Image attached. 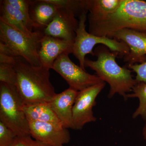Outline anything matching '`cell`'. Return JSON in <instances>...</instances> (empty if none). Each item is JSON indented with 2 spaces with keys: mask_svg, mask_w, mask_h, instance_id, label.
Here are the masks:
<instances>
[{
  "mask_svg": "<svg viewBox=\"0 0 146 146\" xmlns=\"http://www.w3.org/2000/svg\"><path fill=\"white\" fill-rule=\"evenodd\" d=\"M94 55L97 60H92L85 58V67L95 71L96 75L103 81L106 82L110 86L108 98L118 94L127 100V95L138 82L133 78L132 71L126 67L119 66L116 59L120 56L118 52L111 51L104 45H100L95 48Z\"/></svg>",
  "mask_w": 146,
  "mask_h": 146,
  "instance_id": "6da1fadb",
  "label": "cell"
},
{
  "mask_svg": "<svg viewBox=\"0 0 146 146\" xmlns=\"http://www.w3.org/2000/svg\"><path fill=\"white\" fill-rule=\"evenodd\" d=\"M16 86L24 105L49 102L56 95L50 80L49 69L35 66L19 57L14 65Z\"/></svg>",
  "mask_w": 146,
  "mask_h": 146,
  "instance_id": "7a4b0ae2",
  "label": "cell"
},
{
  "mask_svg": "<svg viewBox=\"0 0 146 146\" xmlns=\"http://www.w3.org/2000/svg\"><path fill=\"white\" fill-rule=\"evenodd\" d=\"M89 32L108 37L123 29L146 31V1L122 0L115 13L99 21H89Z\"/></svg>",
  "mask_w": 146,
  "mask_h": 146,
  "instance_id": "3957f363",
  "label": "cell"
},
{
  "mask_svg": "<svg viewBox=\"0 0 146 146\" xmlns=\"http://www.w3.org/2000/svg\"><path fill=\"white\" fill-rule=\"evenodd\" d=\"M24 106L15 85L0 83V121L17 137L31 136Z\"/></svg>",
  "mask_w": 146,
  "mask_h": 146,
  "instance_id": "277c9868",
  "label": "cell"
},
{
  "mask_svg": "<svg viewBox=\"0 0 146 146\" xmlns=\"http://www.w3.org/2000/svg\"><path fill=\"white\" fill-rule=\"evenodd\" d=\"M88 12L84 11L78 17V27L76 31L72 52L78 60L80 67L85 71V56L88 54L94 56L93 49L96 45H104L111 51L118 52L120 56H124L129 52V47L124 42L107 36H96L86 31L85 23Z\"/></svg>",
  "mask_w": 146,
  "mask_h": 146,
  "instance_id": "5b68a950",
  "label": "cell"
},
{
  "mask_svg": "<svg viewBox=\"0 0 146 146\" xmlns=\"http://www.w3.org/2000/svg\"><path fill=\"white\" fill-rule=\"evenodd\" d=\"M44 35L43 32L38 30L34 36H27L0 21V41L33 66H42L39 51Z\"/></svg>",
  "mask_w": 146,
  "mask_h": 146,
  "instance_id": "8992f818",
  "label": "cell"
},
{
  "mask_svg": "<svg viewBox=\"0 0 146 146\" xmlns=\"http://www.w3.org/2000/svg\"><path fill=\"white\" fill-rule=\"evenodd\" d=\"M52 69L67 82L69 88L76 91H81L104 82L97 75L91 74L76 65L67 54H63L58 58L55 60Z\"/></svg>",
  "mask_w": 146,
  "mask_h": 146,
  "instance_id": "52a82bcc",
  "label": "cell"
},
{
  "mask_svg": "<svg viewBox=\"0 0 146 146\" xmlns=\"http://www.w3.org/2000/svg\"><path fill=\"white\" fill-rule=\"evenodd\" d=\"M105 85L104 82L78 91L73 106L72 129L81 130L86 124L96 121L93 108L96 104L97 97Z\"/></svg>",
  "mask_w": 146,
  "mask_h": 146,
  "instance_id": "ba28073f",
  "label": "cell"
},
{
  "mask_svg": "<svg viewBox=\"0 0 146 146\" xmlns=\"http://www.w3.org/2000/svg\"><path fill=\"white\" fill-rule=\"evenodd\" d=\"M108 37L124 42L129 48L128 54L124 56L128 65L141 63L146 56V31L123 29L112 33Z\"/></svg>",
  "mask_w": 146,
  "mask_h": 146,
  "instance_id": "9c48e42d",
  "label": "cell"
},
{
  "mask_svg": "<svg viewBox=\"0 0 146 146\" xmlns=\"http://www.w3.org/2000/svg\"><path fill=\"white\" fill-rule=\"evenodd\" d=\"M31 136L50 146H64L71 140L68 129L51 123L28 121Z\"/></svg>",
  "mask_w": 146,
  "mask_h": 146,
  "instance_id": "30bf717a",
  "label": "cell"
},
{
  "mask_svg": "<svg viewBox=\"0 0 146 146\" xmlns=\"http://www.w3.org/2000/svg\"><path fill=\"white\" fill-rule=\"evenodd\" d=\"M76 17L72 11L58 8L52 22L44 30V34L74 42L79 23Z\"/></svg>",
  "mask_w": 146,
  "mask_h": 146,
  "instance_id": "8fae6325",
  "label": "cell"
},
{
  "mask_svg": "<svg viewBox=\"0 0 146 146\" xmlns=\"http://www.w3.org/2000/svg\"><path fill=\"white\" fill-rule=\"evenodd\" d=\"M74 43L44 35L41 39L39 51L42 66L52 69L55 60L61 55L72 53Z\"/></svg>",
  "mask_w": 146,
  "mask_h": 146,
  "instance_id": "7c38bea8",
  "label": "cell"
},
{
  "mask_svg": "<svg viewBox=\"0 0 146 146\" xmlns=\"http://www.w3.org/2000/svg\"><path fill=\"white\" fill-rule=\"evenodd\" d=\"M78 91L69 88L59 94H56L48 102L63 127L72 128L73 108Z\"/></svg>",
  "mask_w": 146,
  "mask_h": 146,
  "instance_id": "4fadbf2b",
  "label": "cell"
},
{
  "mask_svg": "<svg viewBox=\"0 0 146 146\" xmlns=\"http://www.w3.org/2000/svg\"><path fill=\"white\" fill-rule=\"evenodd\" d=\"M0 21L27 36H33L36 34V31L33 30V29H37L35 25L6 0L1 1Z\"/></svg>",
  "mask_w": 146,
  "mask_h": 146,
  "instance_id": "5bb4252c",
  "label": "cell"
},
{
  "mask_svg": "<svg viewBox=\"0 0 146 146\" xmlns=\"http://www.w3.org/2000/svg\"><path fill=\"white\" fill-rule=\"evenodd\" d=\"M58 7L46 0L32 1L29 13L32 21L37 29H46L52 22Z\"/></svg>",
  "mask_w": 146,
  "mask_h": 146,
  "instance_id": "9a60e30c",
  "label": "cell"
},
{
  "mask_svg": "<svg viewBox=\"0 0 146 146\" xmlns=\"http://www.w3.org/2000/svg\"><path fill=\"white\" fill-rule=\"evenodd\" d=\"M122 0H86L89 21L102 20L115 13Z\"/></svg>",
  "mask_w": 146,
  "mask_h": 146,
  "instance_id": "2e32d148",
  "label": "cell"
},
{
  "mask_svg": "<svg viewBox=\"0 0 146 146\" xmlns=\"http://www.w3.org/2000/svg\"><path fill=\"white\" fill-rule=\"evenodd\" d=\"M23 109L28 121L51 123L62 126L48 102L24 105Z\"/></svg>",
  "mask_w": 146,
  "mask_h": 146,
  "instance_id": "e0dca14e",
  "label": "cell"
},
{
  "mask_svg": "<svg viewBox=\"0 0 146 146\" xmlns=\"http://www.w3.org/2000/svg\"><path fill=\"white\" fill-rule=\"evenodd\" d=\"M131 94L127 95V99L129 98H137L139 105L132 115L133 119L141 117L146 120V82H138L132 89Z\"/></svg>",
  "mask_w": 146,
  "mask_h": 146,
  "instance_id": "ac0fdd59",
  "label": "cell"
},
{
  "mask_svg": "<svg viewBox=\"0 0 146 146\" xmlns=\"http://www.w3.org/2000/svg\"><path fill=\"white\" fill-rule=\"evenodd\" d=\"M48 2L54 5L58 8L65 9L72 11L76 17H79L86 8V0H46Z\"/></svg>",
  "mask_w": 146,
  "mask_h": 146,
  "instance_id": "d6986e66",
  "label": "cell"
},
{
  "mask_svg": "<svg viewBox=\"0 0 146 146\" xmlns=\"http://www.w3.org/2000/svg\"><path fill=\"white\" fill-rule=\"evenodd\" d=\"M0 81L15 86L16 73L14 65L0 64Z\"/></svg>",
  "mask_w": 146,
  "mask_h": 146,
  "instance_id": "ffe728a7",
  "label": "cell"
},
{
  "mask_svg": "<svg viewBox=\"0 0 146 146\" xmlns=\"http://www.w3.org/2000/svg\"><path fill=\"white\" fill-rule=\"evenodd\" d=\"M17 137L10 129L0 121V146H11Z\"/></svg>",
  "mask_w": 146,
  "mask_h": 146,
  "instance_id": "44dd1931",
  "label": "cell"
},
{
  "mask_svg": "<svg viewBox=\"0 0 146 146\" xmlns=\"http://www.w3.org/2000/svg\"><path fill=\"white\" fill-rule=\"evenodd\" d=\"M6 1L11 6L13 7V8L16 9L17 10L21 11V13H23L24 16H25L29 21L34 23L30 18L29 13L30 7L32 3V1H29V0L28 1L27 0H6Z\"/></svg>",
  "mask_w": 146,
  "mask_h": 146,
  "instance_id": "7402d4cb",
  "label": "cell"
},
{
  "mask_svg": "<svg viewBox=\"0 0 146 146\" xmlns=\"http://www.w3.org/2000/svg\"><path fill=\"white\" fill-rule=\"evenodd\" d=\"M11 146H50L37 141L31 136L17 137Z\"/></svg>",
  "mask_w": 146,
  "mask_h": 146,
  "instance_id": "603a6c76",
  "label": "cell"
},
{
  "mask_svg": "<svg viewBox=\"0 0 146 146\" xmlns=\"http://www.w3.org/2000/svg\"><path fill=\"white\" fill-rule=\"evenodd\" d=\"M127 68L136 73L135 79L137 81L146 82V56L145 60L143 63L128 65Z\"/></svg>",
  "mask_w": 146,
  "mask_h": 146,
  "instance_id": "cb8c5ba5",
  "label": "cell"
},
{
  "mask_svg": "<svg viewBox=\"0 0 146 146\" xmlns=\"http://www.w3.org/2000/svg\"><path fill=\"white\" fill-rule=\"evenodd\" d=\"M0 53L13 56V57H18L19 56L14 51L7 45L0 41Z\"/></svg>",
  "mask_w": 146,
  "mask_h": 146,
  "instance_id": "d4e9b609",
  "label": "cell"
},
{
  "mask_svg": "<svg viewBox=\"0 0 146 146\" xmlns=\"http://www.w3.org/2000/svg\"><path fill=\"white\" fill-rule=\"evenodd\" d=\"M19 57H13L0 53V64L14 65Z\"/></svg>",
  "mask_w": 146,
  "mask_h": 146,
  "instance_id": "484cf974",
  "label": "cell"
},
{
  "mask_svg": "<svg viewBox=\"0 0 146 146\" xmlns=\"http://www.w3.org/2000/svg\"><path fill=\"white\" fill-rule=\"evenodd\" d=\"M145 125L143 127V131H142V134L143 136V138L145 140H146V120Z\"/></svg>",
  "mask_w": 146,
  "mask_h": 146,
  "instance_id": "4316f807",
  "label": "cell"
}]
</instances>
